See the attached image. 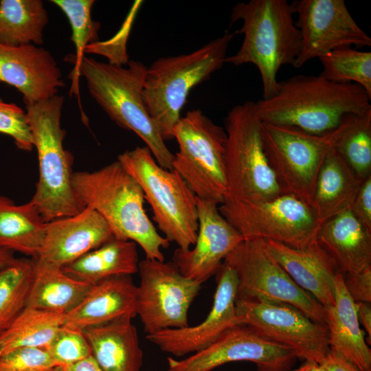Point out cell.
<instances>
[{
  "label": "cell",
  "mask_w": 371,
  "mask_h": 371,
  "mask_svg": "<svg viewBox=\"0 0 371 371\" xmlns=\"http://www.w3.org/2000/svg\"><path fill=\"white\" fill-rule=\"evenodd\" d=\"M64 319V314L26 306L0 334V355L19 348L45 349Z\"/></svg>",
  "instance_id": "cell-31"
},
{
  "label": "cell",
  "mask_w": 371,
  "mask_h": 371,
  "mask_svg": "<svg viewBox=\"0 0 371 371\" xmlns=\"http://www.w3.org/2000/svg\"><path fill=\"white\" fill-rule=\"evenodd\" d=\"M63 367L65 371H102L92 355L76 363Z\"/></svg>",
  "instance_id": "cell-43"
},
{
  "label": "cell",
  "mask_w": 371,
  "mask_h": 371,
  "mask_svg": "<svg viewBox=\"0 0 371 371\" xmlns=\"http://www.w3.org/2000/svg\"><path fill=\"white\" fill-rule=\"evenodd\" d=\"M234 34L225 32L189 54L159 58L146 69L143 99L164 142L174 139V128L192 89L225 64Z\"/></svg>",
  "instance_id": "cell-5"
},
{
  "label": "cell",
  "mask_w": 371,
  "mask_h": 371,
  "mask_svg": "<svg viewBox=\"0 0 371 371\" xmlns=\"http://www.w3.org/2000/svg\"><path fill=\"white\" fill-rule=\"evenodd\" d=\"M334 304L324 307L330 348L361 371H371V350L360 328L357 302L348 293L341 272L334 278Z\"/></svg>",
  "instance_id": "cell-23"
},
{
  "label": "cell",
  "mask_w": 371,
  "mask_h": 371,
  "mask_svg": "<svg viewBox=\"0 0 371 371\" xmlns=\"http://www.w3.org/2000/svg\"><path fill=\"white\" fill-rule=\"evenodd\" d=\"M72 186L82 207L96 211L115 238L135 243L146 259L164 261L162 249L170 242L148 216L139 185L117 160L95 171L74 172Z\"/></svg>",
  "instance_id": "cell-2"
},
{
  "label": "cell",
  "mask_w": 371,
  "mask_h": 371,
  "mask_svg": "<svg viewBox=\"0 0 371 371\" xmlns=\"http://www.w3.org/2000/svg\"><path fill=\"white\" fill-rule=\"evenodd\" d=\"M218 210L244 239L271 240L295 249L316 242L322 225L309 205L289 194L265 201L227 200Z\"/></svg>",
  "instance_id": "cell-11"
},
{
  "label": "cell",
  "mask_w": 371,
  "mask_h": 371,
  "mask_svg": "<svg viewBox=\"0 0 371 371\" xmlns=\"http://www.w3.org/2000/svg\"><path fill=\"white\" fill-rule=\"evenodd\" d=\"M55 366L45 348H19L0 355V371H49Z\"/></svg>",
  "instance_id": "cell-38"
},
{
  "label": "cell",
  "mask_w": 371,
  "mask_h": 371,
  "mask_svg": "<svg viewBox=\"0 0 371 371\" xmlns=\"http://www.w3.org/2000/svg\"><path fill=\"white\" fill-rule=\"evenodd\" d=\"M217 206L213 201L196 197V242L188 250L176 249L172 258L182 275L201 284L216 274L226 257L244 240Z\"/></svg>",
  "instance_id": "cell-18"
},
{
  "label": "cell",
  "mask_w": 371,
  "mask_h": 371,
  "mask_svg": "<svg viewBox=\"0 0 371 371\" xmlns=\"http://www.w3.org/2000/svg\"><path fill=\"white\" fill-rule=\"evenodd\" d=\"M322 65L319 74L326 80L361 86L371 97V52L352 47L333 50L318 58Z\"/></svg>",
  "instance_id": "cell-35"
},
{
  "label": "cell",
  "mask_w": 371,
  "mask_h": 371,
  "mask_svg": "<svg viewBox=\"0 0 371 371\" xmlns=\"http://www.w3.org/2000/svg\"><path fill=\"white\" fill-rule=\"evenodd\" d=\"M350 210L360 223L371 232V175L362 182Z\"/></svg>",
  "instance_id": "cell-40"
},
{
  "label": "cell",
  "mask_w": 371,
  "mask_h": 371,
  "mask_svg": "<svg viewBox=\"0 0 371 371\" xmlns=\"http://www.w3.org/2000/svg\"><path fill=\"white\" fill-rule=\"evenodd\" d=\"M113 238L104 219L94 210L85 207L75 215L47 223L36 266L61 269Z\"/></svg>",
  "instance_id": "cell-19"
},
{
  "label": "cell",
  "mask_w": 371,
  "mask_h": 371,
  "mask_svg": "<svg viewBox=\"0 0 371 371\" xmlns=\"http://www.w3.org/2000/svg\"><path fill=\"white\" fill-rule=\"evenodd\" d=\"M317 242L341 273H359L371 266V232L350 210L324 222Z\"/></svg>",
  "instance_id": "cell-24"
},
{
  "label": "cell",
  "mask_w": 371,
  "mask_h": 371,
  "mask_svg": "<svg viewBox=\"0 0 371 371\" xmlns=\"http://www.w3.org/2000/svg\"><path fill=\"white\" fill-rule=\"evenodd\" d=\"M363 181L333 148L317 175L310 205L317 220L323 224L350 210Z\"/></svg>",
  "instance_id": "cell-26"
},
{
  "label": "cell",
  "mask_w": 371,
  "mask_h": 371,
  "mask_svg": "<svg viewBox=\"0 0 371 371\" xmlns=\"http://www.w3.org/2000/svg\"><path fill=\"white\" fill-rule=\"evenodd\" d=\"M0 133L10 136L19 149L32 150L33 139L26 112L16 104L5 102L1 98Z\"/></svg>",
  "instance_id": "cell-37"
},
{
  "label": "cell",
  "mask_w": 371,
  "mask_h": 371,
  "mask_svg": "<svg viewBox=\"0 0 371 371\" xmlns=\"http://www.w3.org/2000/svg\"><path fill=\"white\" fill-rule=\"evenodd\" d=\"M117 160L139 185L164 236L181 250L190 249L199 227L196 196L182 177L161 167L146 146L126 150Z\"/></svg>",
  "instance_id": "cell-7"
},
{
  "label": "cell",
  "mask_w": 371,
  "mask_h": 371,
  "mask_svg": "<svg viewBox=\"0 0 371 371\" xmlns=\"http://www.w3.org/2000/svg\"><path fill=\"white\" fill-rule=\"evenodd\" d=\"M139 258L136 243L112 238L63 267L67 276L90 284L118 276L138 272Z\"/></svg>",
  "instance_id": "cell-27"
},
{
  "label": "cell",
  "mask_w": 371,
  "mask_h": 371,
  "mask_svg": "<svg viewBox=\"0 0 371 371\" xmlns=\"http://www.w3.org/2000/svg\"><path fill=\"white\" fill-rule=\"evenodd\" d=\"M138 273L136 313L147 335L188 326V310L201 284L182 275L172 262L145 258Z\"/></svg>",
  "instance_id": "cell-13"
},
{
  "label": "cell",
  "mask_w": 371,
  "mask_h": 371,
  "mask_svg": "<svg viewBox=\"0 0 371 371\" xmlns=\"http://www.w3.org/2000/svg\"><path fill=\"white\" fill-rule=\"evenodd\" d=\"M292 3L300 34L298 56L293 65L346 47H370V37L356 23L344 0H300Z\"/></svg>",
  "instance_id": "cell-16"
},
{
  "label": "cell",
  "mask_w": 371,
  "mask_h": 371,
  "mask_svg": "<svg viewBox=\"0 0 371 371\" xmlns=\"http://www.w3.org/2000/svg\"><path fill=\"white\" fill-rule=\"evenodd\" d=\"M14 252L0 248V269L14 260Z\"/></svg>",
  "instance_id": "cell-45"
},
{
  "label": "cell",
  "mask_w": 371,
  "mask_h": 371,
  "mask_svg": "<svg viewBox=\"0 0 371 371\" xmlns=\"http://www.w3.org/2000/svg\"><path fill=\"white\" fill-rule=\"evenodd\" d=\"M36 269L34 259L15 258L0 269V334L26 307Z\"/></svg>",
  "instance_id": "cell-32"
},
{
  "label": "cell",
  "mask_w": 371,
  "mask_h": 371,
  "mask_svg": "<svg viewBox=\"0 0 371 371\" xmlns=\"http://www.w3.org/2000/svg\"><path fill=\"white\" fill-rule=\"evenodd\" d=\"M264 242L269 253L300 288L324 307L334 304V278L340 271L317 241L302 249L271 240Z\"/></svg>",
  "instance_id": "cell-21"
},
{
  "label": "cell",
  "mask_w": 371,
  "mask_h": 371,
  "mask_svg": "<svg viewBox=\"0 0 371 371\" xmlns=\"http://www.w3.org/2000/svg\"><path fill=\"white\" fill-rule=\"evenodd\" d=\"M345 287L355 302H371V266L355 273H342Z\"/></svg>",
  "instance_id": "cell-39"
},
{
  "label": "cell",
  "mask_w": 371,
  "mask_h": 371,
  "mask_svg": "<svg viewBox=\"0 0 371 371\" xmlns=\"http://www.w3.org/2000/svg\"><path fill=\"white\" fill-rule=\"evenodd\" d=\"M48 20L41 0H1L0 43L12 46L41 45Z\"/></svg>",
  "instance_id": "cell-30"
},
{
  "label": "cell",
  "mask_w": 371,
  "mask_h": 371,
  "mask_svg": "<svg viewBox=\"0 0 371 371\" xmlns=\"http://www.w3.org/2000/svg\"><path fill=\"white\" fill-rule=\"evenodd\" d=\"M0 82L20 91L25 106L52 98L65 85L52 54L34 44L0 43Z\"/></svg>",
  "instance_id": "cell-20"
},
{
  "label": "cell",
  "mask_w": 371,
  "mask_h": 371,
  "mask_svg": "<svg viewBox=\"0 0 371 371\" xmlns=\"http://www.w3.org/2000/svg\"><path fill=\"white\" fill-rule=\"evenodd\" d=\"M320 364L325 371H361L344 356L330 348Z\"/></svg>",
  "instance_id": "cell-41"
},
{
  "label": "cell",
  "mask_w": 371,
  "mask_h": 371,
  "mask_svg": "<svg viewBox=\"0 0 371 371\" xmlns=\"http://www.w3.org/2000/svg\"><path fill=\"white\" fill-rule=\"evenodd\" d=\"M64 101V96L57 94L25 106L39 170L35 192L30 202L47 223L75 215L84 208L72 186L73 156L63 146L65 133L60 117Z\"/></svg>",
  "instance_id": "cell-6"
},
{
  "label": "cell",
  "mask_w": 371,
  "mask_h": 371,
  "mask_svg": "<svg viewBox=\"0 0 371 371\" xmlns=\"http://www.w3.org/2000/svg\"><path fill=\"white\" fill-rule=\"evenodd\" d=\"M335 149L359 179L371 175V110L344 119Z\"/></svg>",
  "instance_id": "cell-33"
},
{
  "label": "cell",
  "mask_w": 371,
  "mask_h": 371,
  "mask_svg": "<svg viewBox=\"0 0 371 371\" xmlns=\"http://www.w3.org/2000/svg\"><path fill=\"white\" fill-rule=\"evenodd\" d=\"M216 274L217 286L213 304L201 323L148 334L146 339L163 352L182 357L206 348L227 330L239 324L235 310L238 284L237 275L225 261Z\"/></svg>",
  "instance_id": "cell-17"
},
{
  "label": "cell",
  "mask_w": 371,
  "mask_h": 371,
  "mask_svg": "<svg viewBox=\"0 0 371 371\" xmlns=\"http://www.w3.org/2000/svg\"><path fill=\"white\" fill-rule=\"evenodd\" d=\"M137 286L131 276H118L93 284L82 302L65 315L64 324L84 330L136 313Z\"/></svg>",
  "instance_id": "cell-22"
},
{
  "label": "cell",
  "mask_w": 371,
  "mask_h": 371,
  "mask_svg": "<svg viewBox=\"0 0 371 371\" xmlns=\"http://www.w3.org/2000/svg\"><path fill=\"white\" fill-rule=\"evenodd\" d=\"M370 100L357 84L300 74L279 82L277 93L255 102V107L263 122L322 135L337 128L348 115L371 110Z\"/></svg>",
  "instance_id": "cell-1"
},
{
  "label": "cell",
  "mask_w": 371,
  "mask_h": 371,
  "mask_svg": "<svg viewBox=\"0 0 371 371\" xmlns=\"http://www.w3.org/2000/svg\"><path fill=\"white\" fill-rule=\"evenodd\" d=\"M261 127L252 101L236 105L225 119V201H265L283 194L265 153Z\"/></svg>",
  "instance_id": "cell-8"
},
{
  "label": "cell",
  "mask_w": 371,
  "mask_h": 371,
  "mask_svg": "<svg viewBox=\"0 0 371 371\" xmlns=\"http://www.w3.org/2000/svg\"><path fill=\"white\" fill-rule=\"evenodd\" d=\"M45 350L57 366H67L92 355L82 330L63 325Z\"/></svg>",
  "instance_id": "cell-36"
},
{
  "label": "cell",
  "mask_w": 371,
  "mask_h": 371,
  "mask_svg": "<svg viewBox=\"0 0 371 371\" xmlns=\"http://www.w3.org/2000/svg\"><path fill=\"white\" fill-rule=\"evenodd\" d=\"M65 13L71 27V40L74 44L76 54L74 56V67L71 73V86L70 95L79 96V69L85 50L87 45L98 42V32L100 23L91 18V9L95 3L93 0H52ZM81 105V104H80Z\"/></svg>",
  "instance_id": "cell-34"
},
{
  "label": "cell",
  "mask_w": 371,
  "mask_h": 371,
  "mask_svg": "<svg viewBox=\"0 0 371 371\" xmlns=\"http://www.w3.org/2000/svg\"><path fill=\"white\" fill-rule=\"evenodd\" d=\"M297 357L289 348L273 342L251 326L239 324L206 348L182 360L168 357V371H212L234 361H250L258 371H290Z\"/></svg>",
  "instance_id": "cell-15"
},
{
  "label": "cell",
  "mask_w": 371,
  "mask_h": 371,
  "mask_svg": "<svg viewBox=\"0 0 371 371\" xmlns=\"http://www.w3.org/2000/svg\"><path fill=\"white\" fill-rule=\"evenodd\" d=\"M46 224L30 201L17 205L5 197L0 204V248L36 260L43 244Z\"/></svg>",
  "instance_id": "cell-28"
},
{
  "label": "cell",
  "mask_w": 371,
  "mask_h": 371,
  "mask_svg": "<svg viewBox=\"0 0 371 371\" xmlns=\"http://www.w3.org/2000/svg\"><path fill=\"white\" fill-rule=\"evenodd\" d=\"M131 319L123 317L82 330L102 371H141L143 352Z\"/></svg>",
  "instance_id": "cell-25"
},
{
  "label": "cell",
  "mask_w": 371,
  "mask_h": 371,
  "mask_svg": "<svg viewBox=\"0 0 371 371\" xmlns=\"http://www.w3.org/2000/svg\"><path fill=\"white\" fill-rule=\"evenodd\" d=\"M4 199H5V196H0V204L2 203Z\"/></svg>",
  "instance_id": "cell-47"
},
{
  "label": "cell",
  "mask_w": 371,
  "mask_h": 371,
  "mask_svg": "<svg viewBox=\"0 0 371 371\" xmlns=\"http://www.w3.org/2000/svg\"><path fill=\"white\" fill-rule=\"evenodd\" d=\"M293 14L292 3L286 0H251L232 8L231 24L243 21L234 34L244 38L237 53L227 56L225 63L254 65L261 76L263 99L277 93L281 67L293 66L298 56L301 38Z\"/></svg>",
  "instance_id": "cell-3"
},
{
  "label": "cell",
  "mask_w": 371,
  "mask_h": 371,
  "mask_svg": "<svg viewBox=\"0 0 371 371\" xmlns=\"http://www.w3.org/2000/svg\"><path fill=\"white\" fill-rule=\"evenodd\" d=\"M370 303L357 302V317L359 324H361L368 335L369 342L371 341V306Z\"/></svg>",
  "instance_id": "cell-42"
},
{
  "label": "cell",
  "mask_w": 371,
  "mask_h": 371,
  "mask_svg": "<svg viewBox=\"0 0 371 371\" xmlns=\"http://www.w3.org/2000/svg\"><path fill=\"white\" fill-rule=\"evenodd\" d=\"M92 286L61 269L36 267L26 306L66 315L82 302Z\"/></svg>",
  "instance_id": "cell-29"
},
{
  "label": "cell",
  "mask_w": 371,
  "mask_h": 371,
  "mask_svg": "<svg viewBox=\"0 0 371 371\" xmlns=\"http://www.w3.org/2000/svg\"><path fill=\"white\" fill-rule=\"evenodd\" d=\"M224 261L238 277L236 299L285 303L326 325L325 308L292 280L269 253L263 239H244Z\"/></svg>",
  "instance_id": "cell-12"
},
{
  "label": "cell",
  "mask_w": 371,
  "mask_h": 371,
  "mask_svg": "<svg viewBox=\"0 0 371 371\" xmlns=\"http://www.w3.org/2000/svg\"><path fill=\"white\" fill-rule=\"evenodd\" d=\"M127 67L84 56L79 74L89 93L117 125L135 133L149 148L158 164L172 170L174 155L150 118L143 99L147 67L130 60Z\"/></svg>",
  "instance_id": "cell-4"
},
{
  "label": "cell",
  "mask_w": 371,
  "mask_h": 371,
  "mask_svg": "<svg viewBox=\"0 0 371 371\" xmlns=\"http://www.w3.org/2000/svg\"><path fill=\"white\" fill-rule=\"evenodd\" d=\"M290 371H325L320 363L315 361H304L297 368L291 369Z\"/></svg>",
  "instance_id": "cell-44"
},
{
  "label": "cell",
  "mask_w": 371,
  "mask_h": 371,
  "mask_svg": "<svg viewBox=\"0 0 371 371\" xmlns=\"http://www.w3.org/2000/svg\"><path fill=\"white\" fill-rule=\"evenodd\" d=\"M173 137L179 150L174 155L172 170L196 197L223 203L227 196L225 128L195 109L181 117Z\"/></svg>",
  "instance_id": "cell-9"
},
{
  "label": "cell",
  "mask_w": 371,
  "mask_h": 371,
  "mask_svg": "<svg viewBox=\"0 0 371 371\" xmlns=\"http://www.w3.org/2000/svg\"><path fill=\"white\" fill-rule=\"evenodd\" d=\"M344 120L333 131L322 135L262 122L265 153L283 194H292L311 205L317 175L335 146Z\"/></svg>",
  "instance_id": "cell-10"
},
{
  "label": "cell",
  "mask_w": 371,
  "mask_h": 371,
  "mask_svg": "<svg viewBox=\"0 0 371 371\" xmlns=\"http://www.w3.org/2000/svg\"><path fill=\"white\" fill-rule=\"evenodd\" d=\"M49 371H65V370L63 366H58L54 367Z\"/></svg>",
  "instance_id": "cell-46"
},
{
  "label": "cell",
  "mask_w": 371,
  "mask_h": 371,
  "mask_svg": "<svg viewBox=\"0 0 371 371\" xmlns=\"http://www.w3.org/2000/svg\"><path fill=\"white\" fill-rule=\"evenodd\" d=\"M240 324L263 337L291 349L297 359L321 363L330 350L326 326L285 303L236 299Z\"/></svg>",
  "instance_id": "cell-14"
}]
</instances>
